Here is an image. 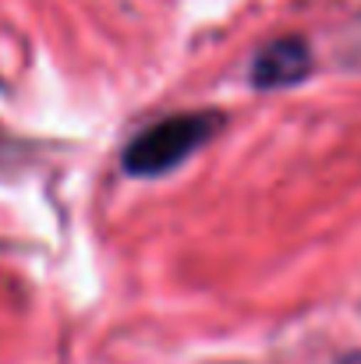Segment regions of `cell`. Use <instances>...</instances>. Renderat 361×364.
Listing matches in <instances>:
<instances>
[{
    "label": "cell",
    "instance_id": "obj_2",
    "mask_svg": "<svg viewBox=\"0 0 361 364\" xmlns=\"http://www.w3.org/2000/svg\"><path fill=\"white\" fill-rule=\"evenodd\" d=\"M315 68V57H312V46L305 36H280L273 43H266L255 60H251V85L262 89V92H273V89H291V85H301Z\"/></svg>",
    "mask_w": 361,
    "mask_h": 364
},
{
    "label": "cell",
    "instance_id": "obj_1",
    "mask_svg": "<svg viewBox=\"0 0 361 364\" xmlns=\"http://www.w3.org/2000/svg\"><path fill=\"white\" fill-rule=\"evenodd\" d=\"M220 127H224V114H216V110L163 117V121L149 124L145 131H138L124 145L120 166L131 177H163V173L177 170L192 152L209 145Z\"/></svg>",
    "mask_w": 361,
    "mask_h": 364
},
{
    "label": "cell",
    "instance_id": "obj_3",
    "mask_svg": "<svg viewBox=\"0 0 361 364\" xmlns=\"http://www.w3.org/2000/svg\"><path fill=\"white\" fill-rule=\"evenodd\" d=\"M333 364H361V350H351V354H340Z\"/></svg>",
    "mask_w": 361,
    "mask_h": 364
}]
</instances>
